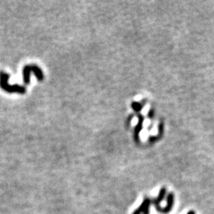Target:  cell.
<instances>
[{
	"mask_svg": "<svg viewBox=\"0 0 214 214\" xmlns=\"http://www.w3.org/2000/svg\"><path fill=\"white\" fill-rule=\"evenodd\" d=\"M10 79V75L4 71H0V87L2 90L8 93H26V88L20 85H10L8 81Z\"/></svg>",
	"mask_w": 214,
	"mask_h": 214,
	"instance_id": "1",
	"label": "cell"
},
{
	"mask_svg": "<svg viewBox=\"0 0 214 214\" xmlns=\"http://www.w3.org/2000/svg\"><path fill=\"white\" fill-rule=\"evenodd\" d=\"M152 200V203L155 205V208L157 210V212H160L162 214H168L170 211L172 210L173 207H174V193H169L167 195H166V205L164 208H162L159 205V203H158L156 201V198H153Z\"/></svg>",
	"mask_w": 214,
	"mask_h": 214,
	"instance_id": "2",
	"label": "cell"
},
{
	"mask_svg": "<svg viewBox=\"0 0 214 214\" xmlns=\"http://www.w3.org/2000/svg\"><path fill=\"white\" fill-rule=\"evenodd\" d=\"M33 71L35 74L37 79L38 80H42L43 79V73L41 70L37 66V65H26L23 68V79L24 82L26 84H29V80H30V72Z\"/></svg>",
	"mask_w": 214,
	"mask_h": 214,
	"instance_id": "3",
	"label": "cell"
},
{
	"mask_svg": "<svg viewBox=\"0 0 214 214\" xmlns=\"http://www.w3.org/2000/svg\"><path fill=\"white\" fill-rule=\"evenodd\" d=\"M151 204H152V200H151V198L146 197V198H145V199H144L143 202L141 203V205H140L139 207H138L137 209L134 210V212H132V214H141V213H143V212H145V210L147 209V208H148V206H150Z\"/></svg>",
	"mask_w": 214,
	"mask_h": 214,
	"instance_id": "4",
	"label": "cell"
},
{
	"mask_svg": "<svg viewBox=\"0 0 214 214\" xmlns=\"http://www.w3.org/2000/svg\"><path fill=\"white\" fill-rule=\"evenodd\" d=\"M138 118H139V122H138V124L135 128V130H134V132H135V140L136 141H139V133L141 131V129H142L143 121H144V117L141 114L138 115Z\"/></svg>",
	"mask_w": 214,
	"mask_h": 214,
	"instance_id": "5",
	"label": "cell"
},
{
	"mask_svg": "<svg viewBox=\"0 0 214 214\" xmlns=\"http://www.w3.org/2000/svg\"><path fill=\"white\" fill-rule=\"evenodd\" d=\"M166 187H162V188L159 190L158 197L156 198V201H157L158 203L160 204V202H162V201L164 200L165 197H166Z\"/></svg>",
	"mask_w": 214,
	"mask_h": 214,
	"instance_id": "6",
	"label": "cell"
},
{
	"mask_svg": "<svg viewBox=\"0 0 214 214\" xmlns=\"http://www.w3.org/2000/svg\"><path fill=\"white\" fill-rule=\"evenodd\" d=\"M143 106H144V103L141 104V103H135V102H133V103H132V108H133V110L136 112H139L140 110L142 109Z\"/></svg>",
	"mask_w": 214,
	"mask_h": 214,
	"instance_id": "7",
	"label": "cell"
},
{
	"mask_svg": "<svg viewBox=\"0 0 214 214\" xmlns=\"http://www.w3.org/2000/svg\"><path fill=\"white\" fill-rule=\"evenodd\" d=\"M143 214H150V206H148L146 209L145 210V212H143Z\"/></svg>",
	"mask_w": 214,
	"mask_h": 214,
	"instance_id": "8",
	"label": "cell"
},
{
	"mask_svg": "<svg viewBox=\"0 0 214 214\" xmlns=\"http://www.w3.org/2000/svg\"><path fill=\"white\" fill-rule=\"evenodd\" d=\"M187 214H196V213L194 210H190V211H189V212H187Z\"/></svg>",
	"mask_w": 214,
	"mask_h": 214,
	"instance_id": "9",
	"label": "cell"
}]
</instances>
